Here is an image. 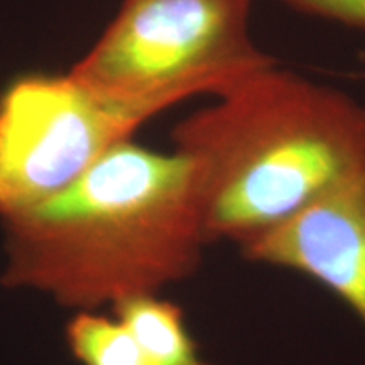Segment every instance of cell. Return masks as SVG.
<instances>
[{
	"instance_id": "cell-1",
	"label": "cell",
	"mask_w": 365,
	"mask_h": 365,
	"mask_svg": "<svg viewBox=\"0 0 365 365\" xmlns=\"http://www.w3.org/2000/svg\"><path fill=\"white\" fill-rule=\"evenodd\" d=\"M2 282L73 312H102L190 279L210 242L193 164L118 144L78 181L6 218Z\"/></svg>"
},
{
	"instance_id": "cell-2",
	"label": "cell",
	"mask_w": 365,
	"mask_h": 365,
	"mask_svg": "<svg viewBox=\"0 0 365 365\" xmlns=\"http://www.w3.org/2000/svg\"><path fill=\"white\" fill-rule=\"evenodd\" d=\"M210 242L237 247L365 170V103L277 61L247 73L178 122Z\"/></svg>"
},
{
	"instance_id": "cell-3",
	"label": "cell",
	"mask_w": 365,
	"mask_h": 365,
	"mask_svg": "<svg viewBox=\"0 0 365 365\" xmlns=\"http://www.w3.org/2000/svg\"><path fill=\"white\" fill-rule=\"evenodd\" d=\"M254 0H124L71 68L85 85L159 113L276 61L250 34Z\"/></svg>"
},
{
	"instance_id": "cell-4",
	"label": "cell",
	"mask_w": 365,
	"mask_h": 365,
	"mask_svg": "<svg viewBox=\"0 0 365 365\" xmlns=\"http://www.w3.org/2000/svg\"><path fill=\"white\" fill-rule=\"evenodd\" d=\"M68 75H24L0 93V218L38 207L78 181L158 115Z\"/></svg>"
},
{
	"instance_id": "cell-5",
	"label": "cell",
	"mask_w": 365,
	"mask_h": 365,
	"mask_svg": "<svg viewBox=\"0 0 365 365\" xmlns=\"http://www.w3.org/2000/svg\"><path fill=\"white\" fill-rule=\"evenodd\" d=\"M239 250L325 287L365 328V170Z\"/></svg>"
},
{
	"instance_id": "cell-6",
	"label": "cell",
	"mask_w": 365,
	"mask_h": 365,
	"mask_svg": "<svg viewBox=\"0 0 365 365\" xmlns=\"http://www.w3.org/2000/svg\"><path fill=\"white\" fill-rule=\"evenodd\" d=\"M110 312L132 331L150 365H217L202 357L182 308L163 294L135 296Z\"/></svg>"
},
{
	"instance_id": "cell-7",
	"label": "cell",
	"mask_w": 365,
	"mask_h": 365,
	"mask_svg": "<svg viewBox=\"0 0 365 365\" xmlns=\"http://www.w3.org/2000/svg\"><path fill=\"white\" fill-rule=\"evenodd\" d=\"M68 350L81 365H150L122 319L100 312H75L66 325Z\"/></svg>"
},
{
	"instance_id": "cell-8",
	"label": "cell",
	"mask_w": 365,
	"mask_h": 365,
	"mask_svg": "<svg viewBox=\"0 0 365 365\" xmlns=\"http://www.w3.org/2000/svg\"><path fill=\"white\" fill-rule=\"evenodd\" d=\"M301 16L365 31V0H277Z\"/></svg>"
}]
</instances>
